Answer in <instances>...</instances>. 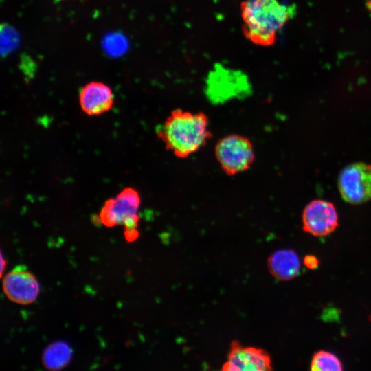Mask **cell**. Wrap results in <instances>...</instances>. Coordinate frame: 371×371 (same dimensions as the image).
<instances>
[{"instance_id":"cell-1","label":"cell","mask_w":371,"mask_h":371,"mask_svg":"<svg viewBox=\"0 0 371 371\" xmlns=\"http://www.w3.org/2000/svg\"><path fill=\"white\" fill-rule=\"evenodd\" d=\"M167 150L180 158L188 157L205 145L211 137L209 120L203 113L175 109L156 128Z\"/></svg>"},{"instance_id":"cell-2","label":"cell","mask_w":371,"mask_h":371,"mask_svg":"<svg viewBox=\"0 0 371 371\" xmlns=\"http://www.w3.org/2000/svg\"><path fill=\"white\" fill-rule=\"evenodd\" d=\"M278 0H244L240 3L244 36L256 45H273L278 33L295 14Z\"/></svg>"},{"instance_id":"cell-3","label":"cell","mask_w":371,"mask_h":371,"mask_svg":"<svg viewBox=\"0 0 371 371\" xmlns=\"http://www.w3.org/2000/svg\"><path fill=\"white\" fill-rule=\"evenodd\" d=\"M140 202L137 191L132 188H126L116 197L105 202L99 214L100 222L108 227L124 226L126 239L133 242L139 236V218L137 212Z\"/></svg>"},{"instance_id":"cell-4","label":"cell","mask_w":371,"mask_h":371,"mask_svg":"<svg viewBox=\"0 0 371 371\" xmlns=\"http://www.w3.org/2000/svg\"><path fill=\"white\" fill-rule=\"evenodd\" d=\"M205 93L213 104H222L247 98L251 93V85L242 72L218 65L207 76Z\"/></svg>"},{"instance_id":"cell-5","label":"cell","mask_w":371,"mask_h":371,"mask_svg":"<svg viewBox=\"0 0 371 371\" xmlns=\"http://www.w3.org/2000/svg\"><path fill=\"white\" fill-rule=\"evenodd\" d=\"M214 153L221 168L229 175L246 171L255 159L252 143L247 137L238 134H230L219 139Z\"/></svg>"},{"instance_id":"cell-6","label":"cell","mask_w":371,"mask_h":371,"mask_svg":"<svg viewBox=\"0 0 371 371\" xmlns=\"http://www.w3.org/2000/svg\"><path fill=\"white\" fill-rule=\"evenodd\" d=\"M338 187L343 199L352 204H360L371 199V165L357 162L345 167L340 172Z\"/></svg>"},{"instance_id":"cell-7","label":"cell","mask_w":371,"mask_h":371,"mask_svg":"<svg viewBox=\"0 0 371 371\" xmlns=\"http://www.w3.org/2000/svg\"><path fill=\"white\" fill-rule=\"evenodd\" d=\"M2 288L10 301L21 305L34 302L40 292L36 277L21 266L5 274L2 280Z\"/></svg>"},{"instance_id":"cell-8","label":"cell","mask_w":371,"mask_h":371,"mask_svg":"<svg viewBox=\"0 0 371 371\" xmlns=\"http://www.w3.org/2000/svg\"><path fill=\"white\" fill-rule=\"evenodd\" d=\"M303 229L315 236H325L337 228L338 215L333 203L317 199L311 201L302 214Z\"/></svg>"},{"instance_id":"cell-9","label":"cell","mask_w":371,"mask_h":371,"mask_svg":"<svg viewBox=\"0 0 371 371\" xmlns=\"http://www.w3.org/2000/svg\"><path fill=\"white\" fill-rule=\"evenodd\" d=\"M225 371H268L271 370L269 354L262 349L245 347L235 341L231 344L227 361L223 365Z\"/></svg>"},{"instance_id":"cell-10","label":"cell","mask_w":371,"mask_h":371,"mask_svg":"<svg viewBox=\"0 0 371 371\" xmlns=\"http://www.w3.org/2000/svg\"><path fill=\"white\" fill-rule=\"evenodd\" d=\"M79 103L86 114L99 115L112 108L114 95L111 89L105 83L91 81L80 90Z\"/></svg>"},{"instance_id":"cell-11","label":"cell","mask_w":371,"mask_h":371,"mask_svg":"<svg viewBox=\"0 0 371 371\" xmlns=\"http://www.w3.org/2000/svg\"><path fill=\"white\" fill-rule=\"evenodd\" d=\"M269 272L276 278L287 281L298 276L300 271V260L297 253L292 249H280L268 258Z\"/></svg>"},{"instance_id":"cell-12","label":"cell","mask_w":371,"mask_h":371,"mask_svg":"<svg viewBox=\"0 0 371 371\" xmlns=\"http://www.w3.org/2000/svg\"><path fill=\"white\" fill-rule=\"evenodd\" d=\"M71 357L72 349L70 346L63 341H56L45 348L41 360L47 370L58 371L70 363Z\"/></svg>"},{"instance_id":"cell-13","label":"cell","mask_w":371,"mask_h":371,"mask_svg":"<svg viewBox=\"0 0 371 371\" xmlns=\"http://www.w3.org/2000/svg\"><path fill=\"white\" fill-rule=\"evenodd\" d=\"M311 370L313 371H340L343 364L334 354L324 350L315 352L311 359Z\"/></svg>"},{"instance_id":"cell-14","label":"cell","mask_w":371,"mask_h":371,"mask_svg":"<svg viewBox=\"0 0 371 371\" xmlns=\"http://www.w3.org/2000/svg\"><path fill=\"white\" fill-rule=\"evenodd\" d=\"M1 27V53L7 55L18 45L19 36L12 26L5 24Z\"/></svg>"},{"instance_id":"cell-15","label":"cell","mask_w":371,"mask_h":371,"mask_svg":"<svg viewBox=\"0 0 371 371\" xmlns=\"http://www.w3.org/2000/svg\"><path fill=\"white\" fill-rule=\"evenodd\" d=\"M303 263L306 267L310 269H315L319 266V260L314 255H306L303 259Z\"/></svg>"},{"instance_id":"cell-16","label":"cell","mask_w":371,"mask_h":371,"mask_svg":"<svg viewBox=\"0 0 371 371\" xmlns=\"http://www.w3.org/2000/svg\"><path fill=\"white\" fill-rule=\"evenodd\" d=\"M58 1H63V0H58Z\"/></svg>"}]
</instances>
